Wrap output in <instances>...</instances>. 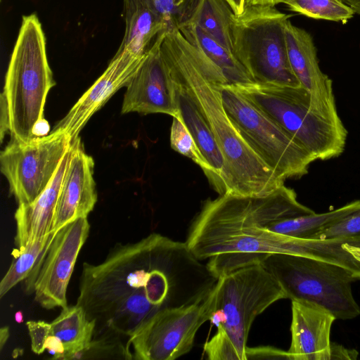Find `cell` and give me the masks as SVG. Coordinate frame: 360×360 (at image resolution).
Here are the masks:
<instances>
[{
    "mask_svg": "<svg viewBox=\"0 0 360 360\" xmlns=\"http://www.w3.org/2000/svg\"><path fill=\"white\" fill-rule=\"evenodd\" d=\"M9 328L7 326L2 327L0 330V349H3L9 338Z\"/></svg>",
    "mask_w": 360,
    "mask_h": 360,
    "instance_id": "d590c367",
    "label": "cell"
},
{
    "mask_svg": "<svg viewBox=\"0 0 360 360\" xmlns=\"http://www.w3.org/2000/svg\"><path fill=\"white\" fill-rule=\"evenodd\" d=\"M46 349L53 356V359H62L65 354V348L61 340L53 335H51L46 342Z\"/></svg>",
    "mask_w": 360,
    "mask_h": 360,
    "instance_id": "1f68e13d",
    "label": "cell"
},
{
    "mask_svg": "<svg viewBox=\"0 0 360 360\" xmlns=\"http://www.w3.org/2000/svg\"><path fill=\"white\" fill-rule=\"evenodd\" d=\"M278 4V0H245V6H275Z\"/></svg>",
    "mask_w": 360,
    "mask_h": 360,
    "instance_id": "d6a6232c",
    "label": "cell"
},
{
    "mask_svg": "<svg viewBox=\"0 0 360 360\" xmlns=\"http://www.w3.org/2000/svg\"><path fill=\"white\" fill-rule=\"evenodd\" d=\"M291 15L251 6L232 19L233 53L254 82L302 86L290 65L285 34Z\"/></svg>",
    "mask_w": 360,
    "mask_h": 360,
    "instance_id": "52a82bcc",
    "label": "cell"
},
{
    "mask_svg": "<svg viewBox=\"0 0 360 360\" xmlns=\"http://www.w3.org/2000/svg\"><path fill=\"white\" fill-rule=\"evenodd\" d=\"M179 30L188 42L221 70L229 84L254 82L233 52L221 45L197 25L185 23Z\"/></svg>",
    "mask_w": 360,
    "mask_h": 360,
    "instance_id": "7402d4cb",
    "label": "cell"
},
{
    "mask_svg": "<svg viewBox=\"0 0 360 360\" xmlns=\"http://www.w3.org/2000/svg\"><path fill=\"white\" fill-rule=\"evenodd\" d=\"M125 31L118 49L143 56L167 25L153 0H124Z\"/></svg>",
    "mask_w": 360,
    "mask_h": 360,
    "instance_id": "ffe728a7",
    "label": "cell"
},
{
    "mask_svg": "<svg viewBox=\"0 0 360 360\" xmlns=\"http://www.w3.org/2000/svg\"><path fill=\"white\" fill-rule=\"evenodd\" d=\"M160 55L188 88L212 130L224 158L217 190L219 195L263 196L284 184L240 135L223 106L220 85L229 84L207 56L178 28L167 31Z\"/></svg>",
    "mask_w": 360,
    "mask_h": 360,
    "instance_id": "3957f363",
    "label": "cell"
},
{
    "mask_svg": "<svg viewBox=\"0 0 360 360\" xmlns=\"http://www.w3.org/2000/svg\"><path fill=\"white\" fill-rule=\"evenodd\" d=\"M259 264L275 277L291 301L320 305L336 319H352L360 314L352 291V283L359 279L347 269L287 253L269 255Z\"/></svg>",
    "mask_w": 360,
    "mask_h": 360,
    "instance_id": "ba28073f",
    "label": "cell"
},
{
    "mask_svg": "<svg viewBox=\"0 0 360 360\" xmlns=\"http://www.w3.org/2000/svg\"><path fill=\"white\" fill-rule=\"evenodd\" d=\"M51 325L52 335L64 345L62 359H77L89 345L95 329L94 322L87 319L83 309L77 304L62 308Z\"/></svg>",
    "mask_w": 360,
    "mask_h": 360,
    "instance_id": "44dd1931",
    "label": "cell"
},
{
    "mask_svg": "<svg viewBox=\"0 0 360 360\" xmlns=\"http://www.w3.org/2000/svg\"><path fill=\"white\" fill-rule=\"evenodd\" d=\"M359 355L358 352L354 349H347L343 345L331 342L330 348V360L356 359Z\"/></svg>",
    "mask_w": 360,
    "mask_h": 360,
    "instance_id": "4dcf8cb0",
    "label": "cell"
},
{
    "mask_svg": "<svg viewBox=\"0 0 360 360\" xmlns=\"http://www.w3.org/2000/svg\"><path fill=\"white\" fill-rule=\"evenodd\" d=\"M170 146L177 153L190 158L199 165L206 176L210 174V167L201 155L195 141L179 115L172 117L170 129Z\"/></svg>",
    "mask_w": 360,
    "mask_h": 360,
    "instance_id": "4316f807",
    "label": "cell"
},
{
    "mask_svg": "<svg viewBox=\"0 0 360 360\" xmlns=\"http://www.w3.org/2000/svg\"><path fill=\"white\" fill-rule=\"evenodd\" d=\"M57 231L29 243L15 257L0 283V297H3L15 285L25 280L45 256Z\"/></svg>",
    "mask_w": 360,
    "mask_h": 360,
    "instance_id": "d4e9b609",
    "label": "cell"
},
{
    "mask_svg": "<svg viewBox=\"0 0 360 360\" xmlns=\"http://www.w3.org/2000/svg\"><path fill=\"white\" fill-rule=\"evenodd\" d=\"M206 298L198 303L159 311L128 339L131 359L174 360L191 351L206 321Z\"/></svg>",
    "mask_w": 360,
    "mask_h": 360,
    "instance_id": "8fae6325",
    "label": "cell"
},
{
    "mask_svg": "<svg viewBox=\"0 0 360 360\" xmlns=\"http://www.w3.org/2000/svg\"><path fill=\"white\" fill-rule=\"evenodd\" d=\"M15 320L17 322H21L22 320V315L20 312H18L15 314Z\"/></svg>",
    "mask_w": 360,
    "mask_h": 360,
    "instance_id": "8d00e7d4",
    "label": "cell"
},
{
    "mask_svg": "<svg viewBox=\"0 0 360 360\" xmlns=\"http://www.w3.org/2000/svg\"><path fill=\"white\" fill-rule=\"evenodd\" d=\"M86 217L77 219L60 229L39 264L25 281L27 292L43 308L65 307L67 289L79 255L89 236Z\"/></svg>",
    "mask_w": 360,
    "mask_h": 360,
    "instance_id": "7c38bea8",
    "label": "cell"
},
{
    "mask_svg": "<svg viewBox=\"0 0 360 360\" xmlns=\"http://www.w3.org/2000/svg\"><path fill=\"white\" fill-rule=\"evenodd\" d=\"M223 106L248 145L281 180L300 179L316 159L231 84L220 85Z\"/></svg>",
    "mask_w": 360,
    "mask_h": 360,
    "instance_id": "9c48e42d",
    "label": "cell"
},
{
    "mask_svg": "<svg viewBox=\"0 0 360 360\" xmlns=\"http://www.w3.org/2000/svg\"><path fill=\"white\" fill-rule=\"evenodd\" d=\"M94 167V159L84 152L79 137L72 141V151L61 185L52 231H58L77 219L87 217L93 210L97 201Z\"/></svg>",
    "mask_w": 360,
    "mask_h": 360,
    "instance_id": "2e32d148",
    "label": "cell"
},
{
    "mask_svg": "<svg viewBox=\"0 0 360 360\" xmlns=\"http://www.w3.org/2000/svg\"><path fill=\"white\" fill-rule=\"evenodd\" d=\"M166 32L158 36L127 85L122 114L164 113L172 117L179 114L173 82L160 55V46Z\"/></svg>",
    "mask_w": 360,
    "mask_h": 360,
    "instance_id": "4fadbf2b",
    "label": "cell"
},
{
    "mask_svg": "<svg viewBox=\"0 0 360 360\" xmlns=\"http://www.w3.org/2000/svg\"><path fill=\"white\" fill-rule=\"evenodd\" d=\"M360 209V200H354L330 212L302 215L271 223L268 229L297 238H313L316 235Z\"/></svg>",
    "mask_w": 360,
    "mask_h": 360,
    "instance_id": "603a6c76",
    "label": "cell"
},
{
    "mask_svg": "<svg viewBox=\"0 0 360 360\" xmlns=\"http://www.w3.org/2000/svg\"><path fill=\"white\" fill-rule=\"evenodd\" d=\"M236 15L240 14L245 9V0H226Z\"/></svg>",
    "mask_w": 360,
    "mask_h": 360,
    "instance_id": "836d02e7",
    "label": "cell"
},
{
    "mask_svg": "<svg viewBox=\"0 0 360 360\" xmlns=\"http://www.w3.org/2000/svg\"><path fill=\"white\" fill-rule=\"evenodd\" d=\"M360 238V209L346 217L340 221L323 230L313 238Z\"/></svg>",
    "mask_w": 360,
    "mask_h": 360,
    "instance_id": "83f0119b",
    "label": "cell"
},
{
    "mask_svg": "<svg viewBox=\"0 0 360 360\" xmlns=\"http://www.w3.org/2000/svg\"><path fill=\"white\" fill-rule=\"evenodd\" d=\"M33 352L41 354L46 350V342L52 335L51 325L44 321H29L26 323Z\"/></svg>",
    "mask_w": 360,
    "mask_h": 360,
    "instance_id": "f1b7e54d",
    "label": "cell"
},
{
    "mask_svg": "<svg viewBox=\"0 0 360 360\" xmlns=\"http://www.w3.org/2000/svg\"><path fill=\"white\" fill-rule=\"evenodd\" d=\"M314 212L285 184L263 196L221 195L204 203L186 243L199 260L221 254L226 266L235 270L259 263L271 254H290L292 237L268 226Z\"/></svg>",
    "mask_w": 360,
    "mask_h": 360,
    "instance_id": "7a4b0ae2",
    "label": "cell"
},
{
    "mask_svg": "<svg viewBox=\"0 0 360 360\" xmlns=\"http://www.w3.org/2000/svg\"><path fill=\"white\" fill-rule=\"evenodd\" d=\"M335 317L307 301H292L291 360H330V335Z\"/></svg>",
    "mask_w": 360,
    "mask_h": 360,
    "instance_id": "e0dca14e",
    "label": "cell"
},
{
    "mask_svg": "<svg viewBox=\"0 0 360 360\" xmlns=\"http://www.w3.org/2000/svg\"><path fill=\"white\" fill-rule=\"evenodd\" d=\"M200 261L186 242L153 233L84 262L76 304L94 322L93 338L127 342L159 311L203 301L217 278Z\"/></svg>",
    "mask_w": 360,
    "mask_h": 360,
    "instance_id": "6da1fadb",
    "label": "cell"
},
{
    "mask_svg": "<svg viewBox=\"0 0 360 360\" xmlns=\"http://www.w3.org/2000/svg\"><path fill=\"white\" fill-rule=\"evenodd\" d=\"M343 4L350 7L354 13L360 15V0H340Z\"/></svg>",
    "mask_w": 360,
    "mask_h": 360,
    "instance_id": "e575fe53",
    "label": "cell"
},
{
    "mask_svg": "<svg viewBox=\"0 0 360 360\" xmlns=\"http://www.w3.org/2000/svg\"><path fill=\"white\" fill-rule=\"evenodd\" d=\"M146 53L137 56L128 50L118 49L101 76L79 98L52 130L65 132L72 141L78 139L81 130L92 115L116 91L127 86L141 66Z\"/></svg>",
    "mask_w": 360,
    "mask_h": 360,
    "instance_id": "9a60e30c",
    "label": "cell"
},
{
    "mask_svg": "<svg viewBox=\"0 0 360 360\" xmlns=\"http://www.w3.org/2000/svg\"><path fill=\"white\" fill-rule=\"evenodd\" d=\"M55 85L41 24L35 13L23 15L1 95V139L6 132L25 143L50 133L44 110Z\"/></svg>",
    "mask_w": 360,
    "mask_h": 360,
    "instance_id": "277c9868",
    "label": "cell"
},
{
    "mask_svg": "<svg viewBox=\"0 0 360 360\" xmlns=\"http://www.w3.org/2000/svg\"><path fill=\"white\" fill-rule=\"evenodd\" d=\"M60 130L22 143L11 141L0 154L1 172L18 205L34 201L48 186L71 147Z\"/></svg>",
    "mask_w": 360,
    "mask_h": 360,
    "instance_id": "30bf717a",
    "label": "cell"
},
{
    "mask_svg": "<svg viewBox=\"0 0 360 360\" xmlns=\"http://www.w3.org/2000/svg\"><path fill=\"white\" fill-rule=\"evenodd\" d=\"M165 64L173 82L179 115L208 164L210 171L207 178L217 191L224 168V158L212 130L188 88Z\"/></svg>",
    "mask_w": 360,
    "mask_h": 360,
    "instance_id": "d6986e66",
    "label": "cell"
},
{
    "mask_svg": "<svg viewBox=\"0 0 360 360\" xmlns=\"http://www.w3.org/2000/svg\"><path fill=\"white\" fill-rule=\"evenodd\" d=\"M289 61L297 79L309 94L312 110L338 126H345L336 107L333 82L319 65L311 35L288 19L285 27Z\"/></svg>",
    "mask_w": 360,
    "mask_h": 360,
    "instance_id": "5bb4252c",
    "label": "cell"
},
{
    "mask_svg": "<svg viewBox=\"0 0 360 360\" xmlns=\"http://www.w3.org/2000/svg\"><path fill=\"white\" fill-rule=\"evenodd\" d=\"M233 85L316 160L335 158L344 152L348 134L345 127L315 112L303 86L257 82Z\"/></svg>",
    "mask_w": 360,
    "mask_h": 360,
    "instance_id": "8992f818",
    "label": "cell"
},
{
    "mask_svg": "<svg viewBox=\"0 0 360 360\" xmlns=\"http://www.w3.org/2000/svg\"><path fill=\"white\" fill-rule=\"evenodd\" d=\"M72 151V143L46 189L32 202L18 205L14 214L16 251L22 250L29 243L52 231L58 199Z\"/></svg>",
    "mask_w": 360,
    "mask_h": 360,
    "instance_id": "ac0fdd59",
    "label": "cell"
},
{
    "mask_svg": "<svg viewBox=\"0 0 360 360\" xmlns=\"http://www.w3.org/2000/svg\"><path fill=\"white\" fill-rule=\"evenodd\" d=\"M265 355V358L273 359H290V354L288 351L285 352L276 348L272 347H261V348H248L247 349V359L262 358Z\"/></svg>",
    "mask_w": 360,
    "mask_h": 360,
    "instance_id": "f546056e",
    "label": "cell"
},
{
    "mask_svg": "<svg viewBox=\"0 0 360 360\" xmlns=\"http://www.w3.org/2000/svg\"><path fill=\"white\" fill-rule=\"evenodd\" d=\"M286 295L261 264L221 276L206 297L207 320L216 334L203 347L210 360H247V340L255 318Z\"/></svg>",
    "mask_w": 360,
    "mask_h": 360,
    "instance_id": "5b68a950",
    "label": "cell"
},
{
    "mask_svg": "<svg viewBox=\"0 0 360 360\" xmlns=\"http://www.w3.org/2000/svg\"><path fill=\"white\" fill-rule=\"evenodd\" d=\"M294 12L314 19L345 22L354 12L340 0H278Z\"/></svg>",
    "mask_w": 360,
    "mask_h": 360,
    "instance_id": "484cf974",
    "label": "cell"
},
{
    "mask_svg": "<svg viewBox=\"0 0 360 360\" xmlns=\"http://www.w3.org/2000/svg\"><path fill=\"white\" fill-rule=\"evenodd\" d=\"M234 15L226 0H198L186 23L197 25L221 45L233 52L232 19Z\"/></svg>",
    "mask_w": 360,
    "mask_h": 360,
    "instance_id": "cb8c5ba5",
    "label": "cell"
}]
</instances>
